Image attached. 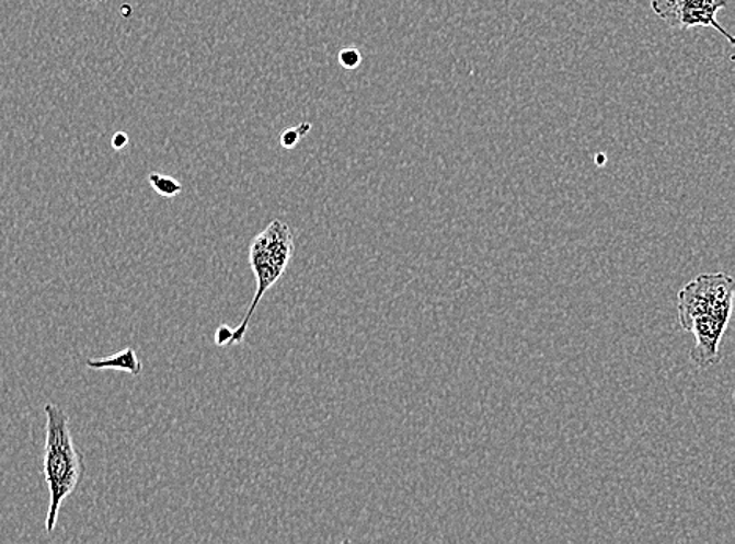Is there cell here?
<instances>
[{"label": "cell", "instance_id": "12", "mask_svg": "<svg viewBox=\"0 0 735 544\" xmlns=\"http://www.w3.org/2000/svg\"><path fill=\"white\" fill-rule=\"evenodd\" d=\"M311 128H312L311 123H301V125L298 126L297 130L298 134H300V137H305L308 136L309 130H311Z\"/></svg>", "mask_w": 735, "mask_h": 544}, {"label": "cell", "instance_id": "11", "mask_svg": "<svg viewBox=\"0 0 735 544\" xmlns=\"http://www.w3.org/2000/svg\"><path fill=\"white\" fill-rule=\"evenodd\" d=\"M127 143H129V137L125 132H116L114 139H112V147L115 150H123Z\"/></svg>", "mask_w": 735, "mask_h": 544}, {"label": "cell", "instance_id": "8", "mask_svg": "<svg viewBox=\"0 0 735 544\" xmlns=\"http://www.w3.org/2000/svg\"><path fill=\"white\" fill-rule=\"evenodd\" d=\"M337 60H340L341 67L345 68V70H356L361 65L363 56L355 47H345V49L341 50Z\"/></svg>", "mask_w": 735, "mask_h": 544}, {"label": "cell", "instance_id": "10", "mask_svg": "<svg viewBox=\"0 0 735 544\" xmlns=\"http://www.w3.org/2000/svg\"><path fill=\"white\" fill-rule=\"evenodd\" d=\"M232 335H234V329L229 328L228 325L218 326L216 332L217 346H231Z\"/></svg>", "mask_w": 735, "mask_h": 544}, {"label": "cell", "instance_id": "6", "mask_svg": "<svg viewBox=\"0 0 735 544\" xmlns=\"http://www.w3.org/2000/svg\"><path fill=\"white\" fill-rule=\"evenodd\" d=\"M85 364L87 368L94 369V371L111 369V371L127 372L136 377L143 371V366H141L134 348H125V350L104 359H87Z\"/></svg>", "mask_w": 735, "mask_h": 544}, {"label": "cell", "instance_id": "9", "mask_svg": "<svg viewBox=\"0 0 735 544\" xmlns=\"http://www.w3.org/2000/svg\"><path fill=\"white\" fill-rule=\"evenodd\" d=\"M300 139L301 137L300 134H298L297 128H292L284 130L279 141H282V147L286 148V150H294Z\"/></svg>", "mask_w": 735, "mask_h": 544}, {"label": "cell", "instance_id": "4", "mask_svg": "<svg viewBox=\"0 0 735 544\" xmlns=\"http://www.w3.org/2000/svg\"><path fill=\"white\" fill-rule=\"evenodd\" d=\"M726 5L727 0H651V9L668 27L678 31L712 27L734 45V36L716 21V14Z\"/></svg>", "mask_w": 735, "mask_h": 544}, {"label": "cell", "instance_id": "7", "mask_svg": "<svg viewBox=\"0 0 735 544\" xmlns=\"http://www.w3.org/2000/svg\"><path fill=\"white\" fill-rule=\"evenodd\" d=\"M148 183L158 192L160 197L173 198L182 192V184L177 183L174 177L165 176V174L149 173Z\"/></svg>", "mask_w": 735, "mask_h": 544}, {"label": "cell", "instance_id": "2", "mask_svg": "<svg viewBox=\"0 0 735 544\" xmlns=\"http://www.w3.org/2000/svg\"><path fill=\"white\" fill-rule=\"evenodd\" d=\"M294 255V235L289 224L282 220H273L261 234L253 239L250 246V264L256 275V293L251 301L249 313L242 324L234 328L231 346H238L245 339L251 317L256 311L262 297L283 277Z\"/></svg>", "mask_w": 735, "mask_h": 544}, {"label": "cell", "instance_id": "13", "mask_svg": "<svg viewBox=\"0 0 735 544\" xmlns=\"http://www.w3.org/2000/svg\"><path fill=\"white\" fill-rule=\"evenodd\" d=\"M127 13H129V14L133 13V10H130V7H129V9H127V7H125V9H123V14H125V16H127Z\"/></svg>", "mask_w": 735, "mask_h": 544}, {"label": "cell", "instance_id": "5", "mask_svg": "<svg viewBox=\"0 0 735 544\" xmlns=\"http://www.w3.org/2000/svg\"><path fill=\"white\" fill-rule=\"evenodd\" d=\"M731 315L708 314L694 319L690 333L694 335V347L690 359L697 368L709 369L722 361L720 340L724 335Z\"/></svg>", "mask_w": 735, "mask_h": 544}, {"label": "cell", "instance_id": "1", "mask_svg": "<svg viewBox=\"0 0 735 544\" xmlns=\"http://www.w3.org/2000/svg\"><path fill=\"white\" fill-rule=\"evenodd\" d=\"M45 413L46 441L43 473H45L50 495L45 531L50 533L56 529L61 504L79 487L83 473H85V464H83L82 453L78 451L72 440L67 412L56 404H47Z\"/></svg>", "mask_w": 735, "mask_h": 544}, {"label": "cell", "instance_id": "3", "mask_svg": "<svg viewBox=\"0 0 735 544\" xmlns=\"http://www.w3.org/2000/svg\"><path fill=\"white\" fill-rule=\"evenodd\" d=\"M734 300V279L726 274H704L680 289L678 296L679 324L689 332L694 319L701 315H731Z\"/></svg>", "mask_w": 735, "mask_h": 544}]
</instances>
